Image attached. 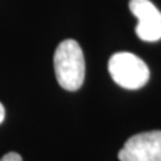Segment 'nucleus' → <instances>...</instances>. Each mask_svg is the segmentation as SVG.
Masks as SVG:
<instances>
[{
  "instance_id": "nucleus-6",
  "label": "nucleus",
  "mask_w": 161,
  "mask_h": 161,
  "mask_svg": "<svg viewBox=\"0 0 161 161\" xmlns=\"http://www.w3.org/2000/svg\"><path fill=\"white\" fill-rule=\"evenodd\" d=\"M4 119H5V108L0 103V124L4 122Z\"/></svg>"
},
{
  "instance_id": "nucleus-1",
  "label": "nucleus",
  "mask_w": 161,
  "mask_h": 161,
  "mask_svg": "<svg viewBox=\"0 0 161 161\" xmlns=\"http://www.w3.org/2000/svg\"><path fill=\"white\" fill-rule=\"evenodd\" d=\"M54 69L58 85L66 91L79 90L85 79V58L79 43L62 41L54 54Z\"/></svg>"
},
{
  "instance_id": "nucleus-5",
  "label": "nucleus",
  "mask_w": 161,
  "mask_h": 161,
  "mask_svg": "<svg viewBox=\"0 0 161 161\" xmlns=\"http://www.w3.org/2000/svg\"><path fill=\"white\" fill-rule=\"evenodd\" d=\"M0 161H23L22 156L19 155L18 153H14V152H10L5 155L3 156Z\"/></svg>"
},
{
  "instance_id": "nucleus-4",
  "label": "nucleus",
  "mask_w": 161,
  "mask_h": 161,
  "mask_svg": "<svg viewBox=\"0 0 161 161\" xmlns=\"http://www.w3.org/2000/svg\"><path fill=\"white\" fill-rule=\"evenodd\" d=\"M129 8L137 18L136 35L144 42L161 40V12L150 0H130Z\"/></svg>"
},
{
  "instance_id": "nucleus-2",
  "label": "nucleus",
  "mask_w": 161,
  "mask_h": 161,
  "mask_svg": "<svg viewBox=\"0 0 161 161\" xmlns=\"http://www.w3.org/2000/svg\"><path fill=\"white\" fill-rule=\"evenodd\" d=\"M109 73L117 85L127 90H138L149 80V68L135 54L121 52L109 60Z\"/></svg>"
},
{
  "instance_id": "nucleus-3",
  "label": "nucleus",
  "mask_w": 161,
  "mask_h": 161,
  "mask_svg": "<svg viewBox=\"0 0 161 161\" xmlns=\"http://www.w3.org/2000/svg\"><path fill=\"white\" fill-rule=\"evenodd\" d=\"M118 159L121 161H161V130L131 136L118 152Z\"/></svg>"
}]
</instances>
